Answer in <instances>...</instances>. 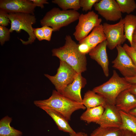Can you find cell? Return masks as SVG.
<instances>
[{
    "label": "cell",
    "instance_id": "1",
    "mask_svg": "<svg viewBox=\"0 0 136 136\" xmlns=\"http://www.w3.org/2000/svg\"><path fill=\"white\" fill-rule=\"evenodd\" d=\"M64 45L61 47L53 49L52 56H56L66 63L77 73H81L87 70V59L85 55L81 53L77 44L69 35L65 38Z\"/></svg>",
    "mask_w": 136,
    "mask_h": 136
},
{
    "label": "cell",
    "instance_id": "2",
    "mask_svg": "<svg viewBox=\"0 0 136 136\" xmlns=\"http://www.w3.org/2000/svg\"><path fill=\"white\" fill-rule=\"evenodd\" d=\"M33 103L41 109L48 108L57 111L68 121L74 112L86 109L82 103L72 100L55 90H53L51 95L48 99L35 100Z\"/></svg>",
    "mask_w": 136,
    "mask_h": 136
},
{
    "label": "cell",
    "instance_id": "3",
    "mask_svg": "<svg viewBox=\"0 0 136 136\" xmlns=\"http://www.w3.org/2000/svg\"><path fill=\"white\" fill-rule=\"evenodd\" d=\"M131 84L114 70L112 76L108 81L94 87L92 90L103 96L108 103L115 105L118 95L123 90L128 89Z\"/></svg>",
    "mask_w": 136,
    "mask_h": 136
},
{
    "label": "cell",
    "instance_id": "4",
    "mask_svg": "<svg viewBox=\"0 0 136 136\" xmlns=\"http://www.w3.org/2000/svg\"><path fill=\"white\" fill-rule=\"evenodd\" d=\"M80 13L73 10L64 11L54 7L48 12L40 21L42 26H50L53 31H59L62 27L67 26L78 19Z\"/></svg>",
    "mask_w": 136,
    "mask_h": 136
},
{
    "label": "cell",
    "instance_id": "5",
    "mask_svg": "<svg viewBox=\"0 0 136 136\" xmlns=\"http://www.w3.org/2000/svg\"><path fill=\"white\" fill-rule=\"evenodd\" d=\"M8 17L11 22L9 29L10 32L15 30L19 33L21 30H23L28 34L29 37L26 41L20 39L22 43L27 45L34 42L36 38L32 25L36 23V18L34 15L22 13H9Z\"/></svg>",
    "mask_w": 136,
    "mask_h": 136
},
{
    "label": "cell",
    "instance_id": "6",
    "mask_svg": "<svg viewBox=\"0 0 136 136\" xmlns=\"http://www.w3.org/2000/svg\"><path fill=\"white\" fill-rule=\"evenodd\" d=\"M78 73L65 62L60 60V65L56 74L51 76L45 74L54 86L56 90L61 94L66 87L74 81Z\"/></svg>",
    "mask_w": 136,
    "mask_h": 136
},
{
    "label": "cell",
    "instance_id": "7",
    "mask_svg": "<svg viewBox=\"0 0 136 136\" xmlns=\"http://www.w3.org/2000/svg\"><path fill=\"white\" fill-rule=\"evenodd\" d=\"M73 35L79 42L86 37L94 27L100 24L102 21L101 19L93 11L80 14Z\"/></svg>",
    "mask_w": 136,
    "mask_h": 136
},
{
    "label": "cell",
    "instance_id": "8",
    "mask_svg": "<svg viewBox=\"0 0 136 136\" xmlns=\"http://www.w3.org/2000/svg\"><path fill=\"white\" fill-rule=\"evenodd\" d=\"M124 19H121L117 23L110 24L104 23L103 26L107 42V47L111 50L118 45H121L126 40L124 30Z\"/></svg>",
    "mask_w": 136,
    "mask_h": 136
},
{
    "label": "cell",
    "instance_id": "9",
    "mask_svg": "<svg viewBox=\"0 0 136 136\" xmlns=\"http://www.w3.org/2000/svg\"><path fill=\"white\" fill-rule=\"evenodd\" d=\"M118 54L112 62V66L118 70L124 77L129 78L136 75V66L121 45L116 47Z\"/></svg>",
    "mask_w": 136,
    "mask_h": 136
},
{
    "label": "cell",
    "instance_id": "10",
    "mask_svg": "<svg viewBox=\"0 0 136 136\" xmlns=\"http://www.w3.org/2000/svg\"><path fill=\"white\" fill-rule=\"evenodd\" d=\"M93 7L98 13L107 21H115L122 19V13L116 0H99Z\"/></svg>",
    "mask_w": 136,
    "mask_h": 136
},
{
    "label": "cell",
    "instance_id": "11",
    "mask_svg": "<svg viewBox=\"0 0 136 136\" xmlns=\"http://www.w3.org/2000/svg\"><path fill=\"white\" fill-rule=\"evenodd\" d=\"M36 7L30 0L0 1V9L8 13H22L34 15Z\"/></svg>",
    "mask_w": 136,
    "mask_h": 136
},
{
    "label": "cell",
    "instance_id": "12",
    "mask_svg": "<svg viewBox=\"0 0 136 136\" xmlns=\"http://www.w3.org/2000/svg\"><path fill=\"white\" fill-rule=\"evenodd\" d=\"M96 123L102 127L120 128L122 120L119 111L115 105L108 103L104 108L101 118Z\"/></svg>",
    "mask_w": 136,
    "mask_h": 136
},
{
    "label": "cell",
    "instance_id": "13",
    "mask_svg": "<svg viewBox=\"0 0 136 136\" xmlns=\"http://www.w3.org/2000/svg\"><path fill=\"white\" fill-rule=\"evenodd\" d=\"M86 83V80L82 76L81 73H78L73 82L66 87L61 94L72 100L82 103L81 90Z\"/></svg>",
    "mask_w": 136,
    "mask_h": 136
},
{
    "label": "cell",
    "instance_id": "14",
    "mask_svg": "<svg viewBox=\"0 0 136 136\" xmlns=\"http://www.w3.org/2000/svg\"><path fill=\"white\" fill-rule=\"evenodd\" d=\"M106 40L99 44L89 53L90 57L96 61L101 66L106 77L109 75V61L107 54Z\"/></svg>",
    "mask_w": 136,
    "mask_h": 136
},
{
    "label": "cell",
    "instance_id": "15",
    "mask_svg": "<svg viewBox=\"0 0 136 136\" xmlns=\"http://www.w3.org/2000/svg\"><path fill=\"white\" fill-rule=\"evenodd\" d=\"M115 105L119 111L128 113L136 107V96L129 89L124 90L117 97Z\"/></svg>",
    "mask_w": 136,
    "mask_h": 136
},
{
    "label": "cell",
    "instance_id": "16",
    "mask_svg": "<svg viewBox=\"0 0 136 136\" xmlns=\"http://www.w3.org/2000/svg\"><path fill=\"white\" fill-rule=\"evenodd\" d=\"M106 40L103 24L94 27L91 33L79 43H85L90 47L91 50L99 43Z\"/></svg>",
    "mask_w": 136,
    "mask_h": 136
},
{
    "label": "cell",
    "instance_id": "17",
    "mask_svg": "<svg viewBox=\"0 0 136 136\" xmlns=\"http://www.w3.org/2000/svg\"><path fill=\"white\" fill-rule=\"evenodd\" d=\"M42 109L52 118L59 130L69 133H76L70 125L68 120L61 114L50 109L44 108Z\"/></svg>",
    "mask_w": 136,
    "mask_h": 136
},
{
    "label": "cell",
    "instance_id": "18",
    "mask_svg": "<svg viewBox=\"0 0 136 136\" xmlns=\"http://www.w3.org/2000/svg\"><path fill=\"white\" fill-rule=\"evenodd\" d=\"M82 104L88 109L99 106L105 108L108 103L103 96L93 90H89L85 94Z\"/></svg>",
    "mask_w": 136,
    "mask_h": 136
},
{
    "label": "cell",
    "instance_id": "19",
    "mask_svg": "<svg viewBox=\"0 0 136 136\" xmlns=\"http://www.w3.org/2000/svg\"><path fill=\"white\" fill-rule=\"evenodd\" d=\"M104 110V108L102 106L86 109L80 116V119L88 123H96L101 118Z\"/></svg>",
    "mask_w": 136,
    "mask_h": 136
},
{
    "label": "cell",
    "instance_id": "20",
    "mask_svg": "<svg viewBox=\"0 0 136 136\" xmlns=\"http://www.w3.org/2000/svg\"><path fill=\"white\" fill-rule=\"evenodd\" d=\"M12 119L7 116L0 121V136H22V132L11 127L10 123Z\"/></svg>",
    "mask_w": 136,
    "mask_h": 136
},
{
    "label": "cell",
    "instance_id": "21",
    "mask_svg": "<svg viewBox=\"0 0 136 136\" xmlns=\"http://www.w3.org/2000/svg\"><path fill=\"white\" fill-rule=\"evenodd\" d=\"M124 19V35L131 46L133 42V35L136 28V16L131 14H127Z\"/></svg>",
    "mask_w": 136,
    "mask_h": 136
},
{
    "label": "cell",
    "instance_id": "22",
    "mask_svg": "<svg viewBox=\"0 0 136 136\" xmlns=\"http://www.w3.org/2000/svg\"><path fill=\"white\" fill-rule=\"evenodd\" d=\"M119 111L122 120V124L120 128L130 131L136 134V117L129 113Z\"/></svg>",
    "mask_w": 136,
    "mask_h": 136
},
{
    "label": "cell",
    "instance_id": "23",
    "mask_svg": "<svg viewBox=\"0 0 136 136\" xmlns=\"http://www.w3.org/2000/svg\"><path fill=\"white\" fill-rule=\"evenodd\" d=\"M123 130L119 128L99 126L93 131L90 136H123Z\"/></svg>",
    "mask_w": 136,
    "mask_h": 136
},
{
    "label": "cell",
    "instance_id": "24",
    "mask_svg": "<svg viewBox=\"0 0 136 136\" xmlns=\"http://www.w3.org/2000/svg\"><path fill=\"white\" fill-rule=\"evenodd\" d=\"M52 2L57 4L63 10L70 9L77 11L81 8L80 0H54Z\"/></svg>",
    "mask_w": 136,
    "mask_h": 136
},
{
    "label": "cell",
    "instance_id": "25",
    "mask_svg": "<svg viewBox=\"0 0 136 136\" xmlns=\"http://www.w3.org/2000/svg\"><path fill=\"white\" fill-rule=\"evenodd\" d=\"M122 13L129 14L136 9V3L134 0H116Z\"/></svg>",
    "mask_w": 136,
    "mask_h": 136
},
{
    "label": "cell",
    "instance_id": "26",
    "mask_svg": "<svg viewBox=\"0 0 136 136\" xmlns=\"http://www.w3.org/2000/svg\"><path fill=\"white\" fill-rule=\"evenodd\" d=\"M10 33L9 29L6 26L0 25V42L1 45H3L6 42L9 40Z\"/></svg>",
    "mask_w": 136,
    "mask_h": 136
},
{
    "label": "cell",
    "instance_id": "27",
    "mask_svg": "<svg viewBox=\"0 0 136 136\" xmlns=\"http://www.w3.org/2000/svg\"><path fill=\"white\" fill-rule=\"evenodd\" d=\"M100 0H80L81 7L83 11H91L94 4Z\"/></svg>",
    "mask_w": 136,
    "mask_h": 136
},
{
    "label": "cell",
    "instance_id": "28",
    "mask_svg": "<svg viewBox=\"0 0 136 136\" xmlns=\"http://www.w3.org/2000/svg\"><path fill=\"white\" fill-rule=\"evenodd\" d=\"M123 47L136 66V51L131 46L125 44Z\"/></svg>",
    "mask_w": 136,
    "mask_h": 136
},
{
    "label": "cell",
    "instance_id": "29",
    "mask_svg": "<svg viewBox=\"0 0 136 136\" xmlns=\"http://www.w3.org/2000/svg\"><path fill=\"white\" fill-rule=\"evenodd\" d=\"M8 13L0 9V25L4 26L8 25L10 21L8 17Z\"/></svg>",
    "mask_w": 136,
    "mask_h": 136
},
{
    "label": "cell",
    "instance_id": "30",
    "mask_svg": "<svg viewBox=\"0 0 136 136\" xmlns=\"http://www.w3.org/2000/svg\"><path fill=\"white\" fill-rule=\"evenodd\" d=\"M45 37V40L50 41L51 40L53 30L52 27L47 26L42 27Z\"/></svg>",
    "mask_w": 136,
    "mask_h": 136
},
{
    "label": "cell",
    "instance_id": "31",
    "mask_svg": "<svg viewBox=\"0 0 136 136\" xmlns=\"http://www.w3.org/2000/svg\"><path fill=\"white\" fill-rule=\"evenodd\" d=\"M78 49L80 52L82 54L85 55L89 53L91 50L89 46L85 43H79Z\"/></svg>",
    "mask_w": 136,
    "mask_h": 136
},
{
    "label": "cell",
    "instance_id": "32",
    "mask_svg": "<svg viewBox=\"0 0 136 136\" xmlns=\"http://www.w3.org/2000/svg\"><path fill=\"white\" fill-rule=\"evenodd\" d=\"M34 32L36 38L40 41L45 40V37L42 27L34 28Z\"/></svg>",
    "mask_w": 136,
    "mask_h": 136
},
{
    "label": "cell",
    "instance_id": "33",
    "mask_svg": "<svg viewBox=\"0 0 136 136\" xmlns=\"http://www.w3.org/2000/svg\"><path fill=\"white\" fill-rule=\"evenodd\" d=\"M36 6L39 7L41 9L44 8V4H49L46 0H30Z\"/></svg>",
    "mask_w": 136,
    "mask_h": 136
},
{
    "label": "cell",
    "instance_id": "34",
    "mask_svg": "<svg viewBox=\"0 0 136 136\" xmlns=\"http://www.w3.org/2000/svg\"><path fill=\"white\" fill-rule=\"evenodd\" d=\"M124 78L129 83L131 84H136V75L131 77Z\"/></svg>",
    "mask_w": 136,
    "mask_h": 136
},
{
    "label": "cell",
    "instance_id": "35",
    "mask_svg": "<svg viewBox=\"0 0 136 136\" xmlns=\"http://www.w3.org/2000/svg\"><path fill=\"white\" fill-rule=\"evenodd\" d=\"M128 89L131 93L136 96V84H131Z\"/></svg>",
    "mask_w": 136,
    "mask_h": 136
},
{
    "label": "cell",
    "instance_id": "36",
    "mask_svg": "<svg viewBox=\"0 0 136 136\" xmlns=\"http://www.w3.org/2000/svg\"><path fill=\"white\" fill-rule=\"evenodd\" d=\"M123 136H136V134L133 132L127 130H123Z\"/></svg>",
    "mask_w": 136,
    "mask_h": 136
},
{
    "label": "cell",
    "instance_id": "37",
    "mask_svg": "<svg viewBox=\"0 0 136 136\" xmlns=\"http://www.w3.org/2000/svg\"><path fill=\"white\" fill-rule=\"evenodd\" d=\"M70 136H88L87 134L84 132H80L75 133H69Z\"/></svg>",
    "mask_w": 136,
    "mask_h": 136
},
{
    "label": "cell",
    "instance_id": "38",
    "mask_svg": "<svg viewBox=\"0 0 136 136\" xmlns=\"http://www.w3.org/2000/svg\"><path fill=\"white\" fill-rule=\"evenodd\" d=\"M128 113L136 117V107L130 111Z\"/></svg>",
    "mask_w": 136,
    "mask_h": 136
},
{
    "label": "cell",
    "instance_id": "39",
    "mask_svg": "<svg viewBox=\"0 0 136 136\" xmlns=\"http://www.w3.org/2000/svg\"><path fill=\"white\" fill-rule=\"evenodd\" d=\"M132 41L136 42V28L134 30L133 35Z\"/></svg>",
    "mask_w": 136,
    "mask_h": 136
},
{
    "label": "cell",
    "instance_id": "40",
    "mask_svg": "<svg viewBox=\"0 0 136 136\" xmlns=\"http://www.w3.org/2000/svg\"><path fill=\"white\" fill-rule=\"evenodd\" d=\"M131 46L136 51V42H133Z\"/></svg>",
    "mask_w": 136,
    "mask_h": 136
}]
</instances>
